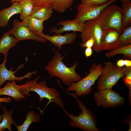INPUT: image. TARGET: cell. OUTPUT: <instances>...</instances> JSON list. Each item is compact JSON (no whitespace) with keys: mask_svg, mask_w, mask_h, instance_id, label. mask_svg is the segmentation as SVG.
<instances>
[{"mask_svg":"<svg viewBox=\"0 0 131 131\" xmlns=\"http://www.w3.org/2000/svg\"><path fill=\"white\" fill-rule=\"evenodd\" d=\"M94 97L97 106L104 108L122 105L125 102V98L112 89L98 90L94 93Z\"/></svg>","mask_w":131,"mask_h":131,"instance_id":"8","label":"cell"},{"mask_svg":"<svg viewBox=\"0 0 131 131\" xmlns=\"http://www.w3.org/2000/svg\"><path fill=\"white\" fill-rule=\"evenodd\" d=\"M121 1L123 3H126L131 1V0H117Z\"/></svg>","mask_w":131,"mask_h":131,"instance_id":"36","label":"cell"},{"mask_svg":"<svg viewBox=\"0 0 131 131\" xmlns=\"http://www.w3.org/2000/svg\"><path fill=\"white\" fill-rule=\"evenodd\" d=\"M39 78L38 76L34 80L27 81L24 84L20 85L22 93L24 95L30 97L31 95L29 92L34 91L39 95V101L40 102H42L43 98H46L49 101L45 108L51 102H54L60 107L63 108L64 103L60 93L55 89L48 87L47 82L45 80L37 82V81Z\"/></svg>","mask_w":131,"mask_h":131,"instance_id":"2","label":"cell"},{"mask_svg":"<svg viewBox=\"0 0 131 131\" xmlns=\"http://www.w3.org/2000/svg\"><path fill=\"white\" fill-rule=\"evenodd\" d=\"M123 123L126 125L129 126V128L128 131H131V114L129 116L126 117L123 121Z\"/></svg>","mask_w":131,"mask_h":131,"instance_id":"31","label":"cell"},{"mask_svg":"<svg viewBox=\"0 0 131 131\" xmlns=\"http://www.w3.org/2000/svg\"><path fill=\"white\" fill-rule=\"evenodd\" d=\"M43 22L31 16L26 17L22 21L31 31L39 36L43 33Z\"/></svg>","mask_w":131,"mask_h":131,"instance_id":"18","label":"cell"},{"mask_svg":"<svg viewBox=\"0 0 131 131\" xmlns=\"http://www.w3.org/2000/svg\"><path fill=\"white\" fill-rule=\"evenodd\" d=\"M54 56L45 68L50 75L51 78L56 76L60 78L66 85L69 86L75 82H78L82 78L75 71L79 63L76 62L70 67H67L62 61L65 57L60 54L59 51L53 49Z\"/></svg>","mask_w":131,"mask_h":131,"instance_id":"1","label":"cell"},{"mask_svg":"<svg viewBox=\"0 0 131 131\" xmlns=\"http://www.w3.org/2000/svg\"><path fill=\"white\" fill-rule=\"evenodd\" d=\"M7 61V58H4L3 62L0 64V88L4 83L7 81H11L16 80L20 82L25 78H30L33 74H36V71H34L32 72H29L22 77L16 76L15 75V74L17 71L24 67V64H21L16 70L13 71V68H12L9 70L6 68L5 64Z\"/></svg>","mask_w":131,"mask_h":131,"instance_id":"11","label":"cell"},{"mask_svg":"<svg viewBox=\"0 0 131 131\" xmlns=\"http://www.w3.org/2000/svg\"><path fill=\"white\" fill-rule=\"evenodd\" d=\"M81 4L88 6H97L104 4L109 0H80Z\"/></svg>","mask_w":131,"mask_h":131,"instance_id":"27","label":"cell"},{"mask_svg":"<svg viewBox=\"0 0 131 131\" xmlns=\"http://www.w3.org/2000/svg\"><path fill=\"white\" fill-rule=\"evenodd\" d=\"M117 65L118 67H122L124 66V60L123 59L119 60L117 62Z\"/></svg>","mask_w":131,"mask_h":131,"instance_id":"34","label":"cell"},{"mask_svg":"<svg viewBox=\"0 0 131 131\" xmlns=\"http://www.w3.org/2000/svg\"><path fill=\"white\" fill-rule=\"evenodd\" d=\"M21 11V6L16 1L10 7L0 10V27H6L10 18L16 14H20Z\"/></svg>","mask_w":131,"mask_h":131,"instance_id":"16","label":"cell"},{"mask_svg":"<svg viewBox=\"0 0 131 131\" xmlns=\"http://www.w3.org/2000/svg\"><path fill=\"white\" fill-rule=\"evenodd\" d=\"M39 36L50 41L54 45L57 47L58 50L62 49L64 45L72 44L77 37V34L75 32L67 33L63 35L59 34L53 36L46 35L43 33Z\"/></svg>","mask_w":131,"mask_h":131,"instance_id":"13","label":"cell"},{"mask_svg":"<svg viewBox=\"0 0 131 131\" xmlns=\"http://www.w3.org/2000/svg\"><path fill=\"white\" fill-rule=\"evenodd\" d=\"M1 108L3 111L2 119L0 123V131H3L6 129L9 131H11V125L15 123L14 119L12 118L13 110L8 111L5 106H3Z\"/></svg>","mask_w":131,"mask_h":131,"instance_id":"21","label":"cell"},{"mask_svg":"<svg viewBox=\"0 0 131 131\" xmlns=\"http://www.w3.org/2000/svg\"><path fill=\"white\" fill-rule=\"evenodd\" d=\"M103 67L100 63H93L89 70V74L86 77L67 88L68 92L75 91L78 97L89 95L92 90L91 87L102 73Z\"/></svg>","mask_w":131,"mask_h":131,"instance_id":"5","label":"cell"},{"mask_svg":"<svg viewBox=\"0 0 131 131\" xmlns=\"http://www.w3.org/2000/svg\"><path fill=\"white\" fill-rule=\"evenodd\" d=\"M66 92L76 100L82 111L79 112L78 116H75L69 114L64 107L63 108L65 113L70 119L69 125L84 131H100L97 126L96 117L94 114L78 98L75 92L70 93L66 91Z\"/></svg>","mask_w":131,"mask_h":131,"instance_id":"3","label":"cell"},{"mask_svg":"<svg viewBox=\"0 0 131 131\" xmlns=\"http://www.w3.org/2000/svg\"><path fill=\"white\" fill-rule=\"evenodd\" d=\"M18 2L22 8L20 18L23 20L31 16L35 5L33 0H20Z\"/></svg>","mask_w":131,"mask_h":131,"instance_id":"22","label":"cell"},{"mask_svg":"<svg viewBox=\"0 0 131 131\" xmlns=\"http://www.w3.org/2000/svg\"><path fill=\"white\" fill-rule=\"evenodd\" d=\"M20 0H11V2L12 4L15 2H18Z\"/></svg>","mask_w":131,"mask_h":131,"instance_id":"38","label":"cell"},{"mask_svg":"<svg viewBox=\"0 0 131 131\" xmlns=\"http://www.w3.org/2000/svg\"><path fill=\"white\" fill-rule=\"evenodd\" d=\"M123 13L122 8L117 5L111 4L103 9L96 20L104 31L114 29L122 32Z\"/></svg>","mask_w":131,"mask_h":131,"instance_id":"4","label":"cell"},{"mask_svg":"<svg viewBox=\"0 0 131 131\" xmlns=\"http://www.w3.org/2000/svg\"><path fill=\"white\" fill-rule=\"evenodd\" d=\"M122 70L124 77L131 78V66H125L122 68Z\"/></svg>","mask_w":131,"mask_h":131,"instance_id":"30","label":"cell"},{"mask_svg":"<svg viewBox=\"0 0 131 131\" xmlns=\"http://www.w3.org/2000/svg\"><path fill=\"white\" fill-rule=\"evenodd\" d=\"M122 32L114 29L104 31L102 42L101 51L113 50L121 47L119 39Z\"/></svg>","mask_w":131,"mask_h":131,"instance_id":"12","label":"cell"},{"mask_svg":"<svg viewBox=\"0 0 131 131\" xmlns=\"http://www.w3.org/2000/svg\"><path fill=\"white\" fill-rule=\"evenodd\" d=\"M123 54L125 57L131 58V44L122 46L116 49H113L105 54V56L108 57L115 55Z\"/></svg>","mask_w":131,"mask_h":131,"instance_id":"25","label":"cell"},{"mask_svg":"<svg viewBox=\"0 0 131 131\" xmlns=\"http://www.w3.org/2000/svg\"><path fill=\"white\" fill-rule=\"evenodd\" d=\"M104 31L96 20H91L85 23L84 29L81 36L83 42L84 43L91 38L94 39L92 47L96 52L101 51L102 42Z\"/></svg>","mask_w":131,"mask_h":131,"instance_id":"7","label":"cell"},{"mask_svg":"<svg viewBox=\"0 0 131 131\" xmlns=\"http://www.w3.org/2000/svg\"><path fill=\"white\" fill-rule=\"evenodd\" d=\"M101 74L98 80V90L111 89L119 80L124 76L122 67L109 61L105 62Z\"/></svg>","mask_w":131,"mask_h":131,"instance_id":"6","label":"cell"},{"mask_svg":"<svg viewBox=\"0 0 131 131\" xmlns=\"http://www.w3.org/2000/svg\"><path fill=\"white\" fill-rule=\"evenodd\" d=\"M84 53L86 57L91 56L92 53V48H86L84 50Z\"/></svg>","mask_w":131,"mask_h":131,"instance_id":"33","label":"cell"},{"mask_svg":"<svg viewBox=\"0 0 131 131\" xmlns=\"http://www.w3.org/2000/svg\"><path fill=\"white\" fill-rule=\"evenodd\" d=\"M117 0H109L103 5L97 6H88L81 3L76 7L77 14L74 19L82 23L88 20H96L103 9Z\"/></svg>","mask_w":131,"mask_h":131,"instance_id":"9","label":"cell"},{"mask_svg":"<svg viewBox=\"0 0 131 131\" xmlns=\"http://www.w3.org/2000/svg\"><path fill=\"white\" fill-rule=\"evenodd\" d=\"M12 100V98L10 97H7L0 98V102L8 103Z\"/></svg>","mask_w":131,"mask_h":131,"instance_id":"32","label":"cell"},{"mask_svg":"<svg viewBox=\"0 0 131 131\" xmlns=\"http://www.w3.org/2000/svg\"><path fill=\"white\" fill-rule=\"evenodd\" d=\"M62 27L57 29L53 27L50 30V33H54L56 34H59L65 32L73 31L79 32L82 33L84 30L85 26V23L80 22L74 19L73 20L67 19L61 21L57 24Z\"/></svg>","mask_w":131,"mask_h":131,"instance_id":"14","label":"cell"},{"mask_svg":"<svg viewBox=\"0 0 131 131\" xmlns=\"http://www.w3.org/2000/svg\"><path fill=\"white\" fill-rule=\"evenodd\" d=\"M25 117L26 119L22 125H17L16 123L14 124L17 131H26L32 123H39L41 120L40 115L33 111H29Z\"/></svg>","mask_w":131,"mask_h":131,"instance_id":"20","label":"cell"},{"mask_svg":"<svg viewBox=\"0 0 131 131\" xmlns=\"http://www.w3.org/2000/svg\"><path fill=\"white\" fill-rule=\"evenodd\" d=\"M94 42V39L91 38L85 42H82L80 43L79 46L82 48H92Z\"/></svg>","mask_w":131,"mask_h":131,"instance_id":"29","label":"cell"},{"mask_svg":"<svg viewBox=\"0 0 131 131\" xmlns=\"http://www.w3.org/2000/svg\"><path fill=\"white\" fill-rule=\"evenodd\" d=\"M122 25L123 29L129 26L131 23V1L123 3Z\"/></svg>","mask_w":131,"mask_h":131,"instance_id":"23","label":"cell"},{"mask_svg":"<svg viewBox=\"0 0 131 131\" xmlns=\"http://www.w3.org/2000/svg\"><path fill=\"white\" fill-rule=\"evenodd\" d=\"M74 0H54L52 8L54 11L63 13L73 5Z\"/></svg>","mask_w":131,"mask_h":131,"instance_id":"24","label":"cell"},{"mask_svg":"<svg viewBox=\"0 0 131 131\" xmlns=\"http://www.w3.org/2000/svg\"><path fill=\"white\" fill-rule=\"evenodd\" d=\"M20 85L16 84L15 81L10 82L8 81L6 85L3 88H0V96L7 95L11 97L16 101H19L25 97L20 90Z\"/></svg>","mask_w":131,"mask_h":131,"instance_id":"15","label":"cell"},{"mask_svg":"<svg viewBox=\"0 0 131 131\" xmlns=\"http://www.w3.org/2000/svg\"><path fill=\"white\" fill-rule=\"evenodd\" d=\"M11 35L8 31L4 33L0 39V53L3 55L4 58H7L9 49L21 41Z\"/></svg>","mask_w":131,"mask_h":131,"instance_id":"17","label":"cell"},{"mask_svg":"<svg viewBox=\"0 0 131 131\" xmlns=\"http://www.w3.org/2000/svg\"><path fill=\"white\" fill-rule=\"evenodd\" d=\"M35 6L52 7L54 0H33Z\"/></svg>","mask_w":131,"mask_h":131,"instance_id":"28","label":"cell"},{"mask_svg":"<svg viewBox=\"0 0 131 131\" xmlns=\"http://www.w3.org/2000/svg\"><path fill=\"white\" fill-rule=\"evenodd\" d=\"M11 35L16 39L21 41L32 39L44 43L46 40L35 33L25 25L17 19L12 21V27L8 31Z\"/></svg>","mask_w":131,"mask_h":131,"instance_id":"10","label":"cell"},{"mask_svg":"<svg viewBox=\"0 0 131 131\" xmlns=\"http://www.w3.org/2000/svg\"><path fill=\"white\" fill-rule=\"evenodd\" d=\"M123 33L119 37V41L121 47L131 44V26L124 28Z\"/></svg>","mask_w":131,"mask_h":131,"instance_id":"26","label":"cell"},{"mask_svg":"<svg viewBox=\"0 0 131 131\" xmlns=\"http://www.w3.org/2000/svg\"><path fill=\"white\" fill-rule=\"evenodd\" d=\"M1 102H0V109L1 108ZM3 115V114H2L1 115L0 114V123L2 120Z\"/></svg>","mask_w":131,"mask_h":131,"instance_id":"37","label":"cell"},{"mask_svg":"<svg viewBox=\"0 0 131 131\" xmlns=\"http://www.w3.org/2000/svg\"><path fill=\"white\" fill-rule=\"evenodd\" d=\"M124 65L126 67L131 66V61L129 60H124Z\"/></svg>","mask_w":131,"mask_h":131,"instance_id":"35","label":"cell"},{"mask_svg":"<svg viewBox=\"0 0 131 131\" xmlns=\"http://www.w3.org/2000/svg\"><path fill=\"white\" fill-rule=\"evenodd\" d=\"M53 8L43 6H34L31 16L44 22L52 16Z\"/></svg>","mask_w":131,"mask_h":131,"instance_id":"19","label":"cell"}]
</instances>
